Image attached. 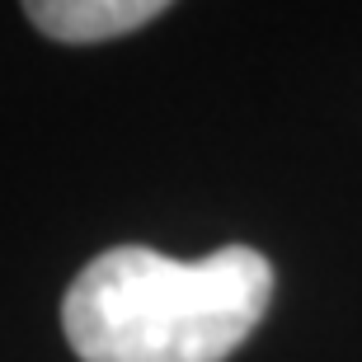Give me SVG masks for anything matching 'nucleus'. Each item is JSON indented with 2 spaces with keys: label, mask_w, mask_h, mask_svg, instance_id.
<instances>
[{
  "label": "nucleus",
  "mask_w": 362,
  "mask_h": 362,
  "mask_svg": "<svg viewBox=\"0 0 362 362\" xmlns=\"http://www.w3.org/2000/svg\"><path fill=\"white\" fill-rule=\"evenodd\" d=\"M24 14L57 42H108L160 19V0H28Z\"/></svg>",
  "instance_id": "nucleus-2"
},
{
  "label": "nucleus",
  "mask_w": 362,
  "mask_h": 362,
  "mask_svg": "<svg viewBox=\"0 0 362 362\" xmlns=\"http://www.w3.org/2000/svg\"><path fill=\"white\" fill-rule=\"evenodd\" d=\"M273 301V264L250 245L184 264L146 245L90 259L62 301L81 362H226Z\"/></svg>",
  "instance_id": "nucleus-1"
}]
</instances>
